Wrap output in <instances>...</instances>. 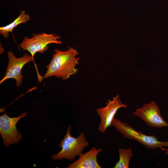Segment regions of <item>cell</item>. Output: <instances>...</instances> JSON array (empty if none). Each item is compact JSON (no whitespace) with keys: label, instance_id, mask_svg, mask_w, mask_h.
<instances>
[{"label":"cell","instance_id":"cell-1","mask_svg":"<svg viewBox=\"0 0 168 168\" xmlns=\"http://www.w3.org/2000/svg\"><path fill=\"white\" fill-rule=\"evenodd\" d=\"M54 51L52 58L46 67L47 69L43 79L54 76L66 80L77 72L75 67L79 64L80 58L77 57L78 54L77 50L68 47L65 51L58 49Z\"/></svg>","mask_w":168,"mask_h":168},{"label":"cell","instance_id":"cell-2","mask_svg":"<svg viewBox=\"0 0 168 168\" xmlns=\"http://www.w3.org/2000/svg\"><path fill=\"white\" fill-rule=\"evenodd\" d=\"M71 129V126L69 125L65 135L59 144V147L61 148V150L58 153L52 156L53 160L66 159L73 161L76 157L79 156L89 145V143L83 133H81L77 137L75 138L72 136L70 133Z\"/></svg>","mask_w":168,"mask_h":168},{"label":"cell","instance_id":"cell-3","mask_svg":"<svg viewBox=\"0 0 168 168\" xmlns=\"http://www.w3.org/2000/svg\"><path fill=\"white\" fill-rule=\"evenodd\" d=\"M112 126L126 138L138 141L149 149L164 147H168V141H160L155 135L149 136L136 131L128 123L122 122L120 120L114 118Z\"/></svg>","mask_w":168,"mask_h":168},{"label":"cell","instance_id":"cell-4","mask_svg":"<svg viewBox=\"0 0 168 168\" xmlns=\"http://www.w3.org/2000/svg\"><path fill=\"white\" fill-rule=\"evenodd\" d=\"M60 36L56 34H47L43 32L41 33H34L30 38L25 36L19 46L23 50L28 51L34 60L36 53H44L49 48L48 45L51 43L61 44Z\"/></svg>","mask_w":168,"mask_h":168},{"label":"cell","instance_id":"cell-5","mask_svg":"<svg viewBox=\"0 0 168 168\" xmlns=\"http://www.w3.org/2000/svg\"><path fill=\"white\" fill-rule=\"evenodd\" d=\"M25 112L17 117L11 118L7 113L0 117V133L5 147L10 145L18 143L21 140L22 135L16 128L18 121L27 114Z\"/></svg>","mask_w":168,"mask_h":168},{"label":"cell","instance_id":"cell-6","mask_svg":"<svg viewBox=\"0 0 168 168\" xmlns=\"http://www.w3.org/2000/svg\"><path fill=\"white\" fill-rule=\"evenodd\" d=\"M8 62L6 72L3 77L0 81L2 84L6 80L14 79L16 80V85L20 86L22 83V78L21 70L25 65L32 61H34L31 55L25 53L21 57L17 58L11 51L7 52Z\"/></svg>","mask_w":168,"mask_h":168},{"label":"cell","instance_id":"cell-7","mask_svg":"<svg viewBox=\"0 0 168 168\" xmlns=\"http://www.w3.org/2000/svg\"><path fill=\"white\" fill-rule=\"evenodd\" d=\"M160 111L156 103L152 101L136 109L133 115L140 117L149 126L158 128L168 127V123L162 117Z\"/></svg>","mask_w":168,"mask_h":168},{"label":"cell","instance_id":"cell-8","mask_svg":"<svg viewBox=\"0 0 168 168\" xmlns=\"http://www.w3.org/2000/svg\"><path fill=\"white\" fill-rule=\"evenodd\" d=\"M127 107V105L123 104L119 96L117 95L112 100H108L105 107L97 109L96 111L100 119L98 127L100 131L104 133L108 128L112 126V120L118 110L121 108Z\"/></svg>","mask_w":168,"mask_h":168},{"label":"cell","instance_id":"cell-9","mask_svg":"<svg viewBox=\"0 0 168 168\" xmlns=\"http://www.w3.org/2000/svg\"><path fill=\"white\" fill-rule=\"evenodd\" d=\"M100 148L94 146L88 151L82 153L79 158L75 162L68 164L67 168H102L98 163L97 156L103 151Z\"/></svg>","mask_w":168,"mask_h":168},{"label":"cell","instance_id":"cell-10","mask_svg":"<svg viewBox=\"0 0 168 168\" xmlns=\"http://www.w3.org/2000/svg\"><path fill=\"white\" fill-rule=\"evenodd\" d=\"M30 17L28 14L21 10L18 16L12 22L7 26L0 27V34L5 38H7L9 33L12 32L13 29L20 24L26 23L30 20Z\"/></svg>","mask_w":168,"mask_h":168},{"label":"cell","instance_id":"cell-11","mask_svg":"<svg viewBox=\"0 0 168 168\" xmlns=\"http://www.w3.org/2000/svg\"><path fill=\"white\" fill-rule=\"evenodd\" d=\"M119 155V161L113 168H128L131 158L133 156L131 148L125 149L119 148L118 151Z\"/></svg>","mask_w":168,"mask_h":168},{"label":"cell","instance_id":"cell-12","mask_svg":"<svg viewBox=\"0 0 168 168\" xmlns=\"http://www.w3.org/2000/svg\"><path fill=\"white\" fill-rule=\"evenodd\" d=\"M165 153L168 156V148L166 149L165 152Z\"/></svg>","mask_w":168,"mask_h":168}]
</instances>
